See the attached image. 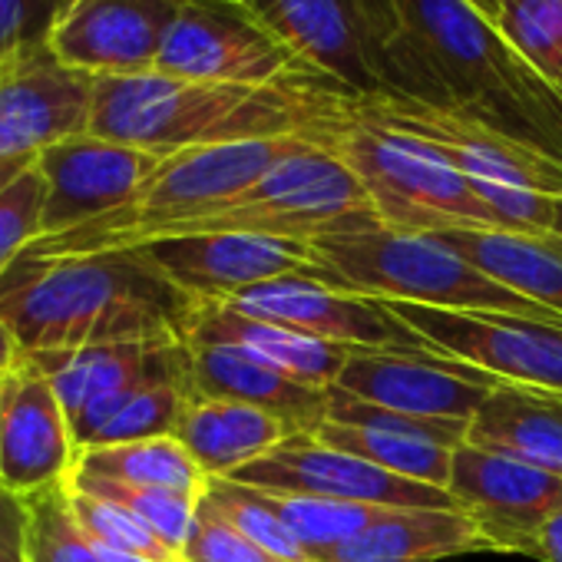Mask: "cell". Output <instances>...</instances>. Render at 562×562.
I'll use <instances>...</instances> for the list:
<instances>
[{"mask_svg": "<svg viewBox=\"0 0 562 562\" xmlns=\"http://www.w3.org/2000/svg\"><path fill=\"white\" fill-rule=\"evenodd\" d=\"M381 93L463 113L562 162V97L463 0H387Z\"/></svg>", "mask_w": 562, "mask_h": 562, "instance_id": "6da1fadb", "label": "cell"}, {"mask_svg": "<svg viewBox=\"0 0 562 562\" xmlns=\"http://www.w3.org/2000/svg\"><path fill=\"white\" fill-rule=\"evenodd\" d=\"M358 97L331 77L308 74L274 87L192 83L166 74L93 80L90 133L153 156L202 146L285 139L315 143Z\"/></svg>", "mask_w": 562, "mask_h": 562, "instance_id": "7a4b0ae2", "label": "cell"}, {"mask_svg": "<svg viewBox=\"0 0 562 562\" xmlns=\"http://www.w3.org/2000/svg\"><path fill=\"white\" fill-rule=\"evenodd\" d=\"M195 302L133 248L27 258L0 274V322L21 351L186 341Z\"/></svg>", "mask_w": 562, "mask_h": 562, "instance_id": "3957f363", "label": "cell"}, {"mask_svg": "<svg viewBox=\"0 0 562 562\" xmlns=\"http://www.w3.org/2000/svg\"><path fill=\"white\" fill-rule=\"evenodd\" d=\"M308 139H251L202 146L166 156L159 169L139 186V192L110 215H100L80 228L37 238L27 258H67L97 251H126L156 238L186 235L192 225L232 205L245 195L274 162L302 149Z\"/></svg>", "mask_w": 562, "mask_h": 562, "instance_id": "277c9868", "label": "cell"}, {"mask_svg": "<svg viewBox=\"0 0 562 562\" xmlns=\"http://www.w3.org/2000/svg\"><path fill=\"white\" fill-rule=\"evenodd\" d=\"M338 292L368 295L378 302H407L443 312H483L513 315L529 322L559 325L562 318L542 305L509 292L460 251H453L437 232H404L374 225L361 232H335L312 241Z\"/></svg>", "mask_w": 562, "mask_h": 562, "instance_id": "5b68a950", "label": "cell"}, {"mask_svg": "<svg viewBox=\"0 0 562 562\" xmlns=\"http://www.w3.org/2000/svg\"><path fill=\"white\" fill-rule=\"evenodd\" d=\"M315 146L335 153L355 172L378 218L391 228H499V218L460 169L427 143L361 116L355 97Z\"/></svg>", "mask_w": 562, "mask_h": 562, "instance_id": "8992f818", "label": "cell"}, {"mask_svg": "<svg viewBox=\"0 0 562 562\" xmlns=\"http://www.w3.org/2000/svg\"><path fill=\"white\" fill-rule=\"evenodd\" d=\"M384 225L355 179V172L328 149L305 143L292 156L274 162L245 195L222 212L192 225L199 232H258L315 241L335 232H361Z\"/></svg>", "mask_w": 562, "mask_h": 562, "instance_id": "52a82bcc", "label": "cell"}, {"mask_svg": "<svg viewBox=\"0 0 562 562\" xmlns=\"http://www.w3.org/2000/svg\"><path fill=\"white\" fill-rule=\"evenodd\" d=\"M156 74L192 83L274 87L315 70L245 0H182L166 31Z\"/></svg>", "mask_w": 562, "mask_h": 562, "instance_id": "ba28073f", "label": "cell"}, {"mask_svg": "<svg viewBox=\"0 0 562 562\" xmlns=\"http://www.w3.org/2000/svg\"><path fill=\"white\" fill-rule=\"evenodd\" d=\"M133 251L195 305H222L278 278H308L331 285V274L312 241L281 235L199 232L156 238Z\"/></svg>", "mask_w": 562, "mask_h": 562, "instance_id": "9c48e42d", "label": "cell"}, {"mask_svg": "<svg viewBox=\"0 0 562 562\" xmlns=\"http://www.w3.org/2000/svg\"><path fill=\"white\" fill-rule=\"evenodd\" d=\"M355 110L387 130L407 133L430 149H437L453 169H460L470 186L486 189H522L562 199V162L529 149L463 113L440 110L397 93L355 97Z\"/></svg>", "mask_w": 562, "mask_h": 562, "instance_id": "30bf717a", "label": "cell"}, {"mask_svg": "<svg viewBox=\"0 0 562 562\" xmlns=\"http://www.w3.org/2000/svg\"><path fill=\"white\" fill-rule=\"evenodd\" d=\"M434 355L562 397V328L513 315L384 302Z\"/></svg>", "mask_w": 562, "mask_h": 562, "instance_id": "8fae6325", "label": "cell"}, {"mask_svg": "<svg viewBox=\"0 0 562 562\" xmlns=\"http://www.w3.org/2000/svg\"><path fill=\"white\" fill-rule=\"evenodd\" d=\"M295 57L358 97L381 93L387 0H251Z\"/></svg>", "mask_w": 562, "mask_h": 562, "instance_id": "7c38bea8", "label": "cell"}, {"mask_svg": "<svg viewBox=\"0 0 562 562\" xmlns=\"http://www.w3.org/2000/svg\"><path fill=\"white\" fill-rule=\"evenodd\" d=\"M235 483L274 493H308L387 509H460L457 499L430 483L387 473L355 453L322 443L315 434H292L255 463L235 470Z\"/></svg>", "mask_w": 562, "mask_h": 562, "instance_id": "4fadbf2b", "label": "cell"}, {"mask_svg": "<svg viewBox=\"0 0 562 562\" xmlns=\"http://www.w3.org/2000/svg\"><path fill=\"white\" fill-rule=\"evenodd\" d=\"M182 0H60L44 34L67 70L100 77L153 74Z\"/></svg>", "mask_w": 562, "mask_h": 562, "instance_id": "5bb4252c", "label": "cell"}, {"mask_svg": "<svg viewBox=\"0 0 562 562\" xmlns=\"http://www.w3.org/2000/svg\"><path fill=\"white\" fill-rule=\"evenodd\" d=\"M245 318L271 322L341 348L394 351V355H434L384 302L338 292L308 278H278L255 285L232 302H222Z\"/></svg>", "mask_w": 562, "mask_h": 562, "instance_id": "9a60e30c", "label": "cell"}, {"mask_svg": "<svg viewBox=\"0 0 562 562\" xmlns=\"http://www.w3.org/2000/svg\"><path fill=\"white\" fill-rule=\"evenodd\" d=\"M80 447L50 378L31 355L0 378V490L31 496L67 483Z\"/></svg>", "mask_w": 562, "mask_h": 562, "instance_id": "2e32d148", "label": "cell"}, {"mask_svg": "<svg viewBox=\"0 0 562 562\" xmlns=\"http://www.w3.org/2000/svg\"><path fill=\"white\" fill-rule=\"evenodd\" d=\"M93 77L57 64L44 44L0 60V162L34 159L90 133Z\"/></svg>", "mask_w": 562, "mask_h": 562, "instance_id": "e0dca14e", "label": "cell"}, {"mask_svg": "<svg viewBox=\"0 0 562 562\" xmlns=\"http://www.w3.org/2000/svg\"><path fill=\"white\" fill-rule=\"evenodd\" d=\"M162 156L80 133L37 153V169L47 186L44 235L80 228L126 205L139 186L159 169Z\"/></svg>", "mask_w": 562, "mask_h": 562, "instance_id": "ac0fdd59", "label": "cell"}, {"mask_svg": "<svg viewBox=\"0 0 562 562\" xmlns=\"http://www.w3.org/2000/svg\"><path fill=\"white\" fill-rule=\"evenodd\" d=\"M450 496L480 526L490 549L526 552L539 526L562 509V476L463 443L453 453Z\"/></svg>", "mask_w": 562, "mask_h": 562, "instance_id": "d6986e66", "label": "cell"}, {"mask_svg": "<svg viewBox=\"0 0 562 562\" xmlns=\"http://www.w3.org/2000/svg\"><path fill=\"white\" fill-rule=\"evenodd\" d=\"M503 381L470 364L440 355H394V351H351L338 374V391L414 417L473 420L486 397Z\"/></svg>", "mask_w": 562, "mask_h": 562, "instance_id": "ffe728a7", "label": "cell"}, {"mask_svg": "<svg viewBox=\"0 0 562 562\" xmlns=\"http://www.w3.org/2000/svg\"><path fill=\"white\" fill-rule=\"evenodd\" d=\"M50 378L67 420L143 384L192 378L186 341H133L80 351H24Z\"/></svg>", "mask_w": 562, "mask_h": 562, "instance_id": "44dd1931", "label": "cell"}, {"mask_svg": "<svg viewBox=\"0 0 562 562\" xmlns=\"http://www.w3.org/2000/svg\"><path fill=\"white\" fill-rule=\"evenodd\" d=\"M186 345H225L238 348L248 358L274 368L305 387L328 391L338 384V374L345 371L351 351L322 338H308L302 331L281 328L271 322H255L238 315L228 305H195L186 325Z\"/></svg>", "mask_w": 562, "mask_h": 562, "instance_id": "7402d4cb", "label": "cell"}, {"mask_svg": "<svg viewBox=\"0 0 562 562\" xmlns=\"http://www.w3.org/2000/svg\"><path fill=\"white\" fill-rule=\"evenodd\" d=\"M192 391L274 414L292 434H315L328 420V391L305 387L225 345H186Z\"/></svg>", "mask_w": 562, "mask_h": 562, "instance_id": "603a6c76", "label": "cell"}, {"mask_svg": "<svg viewBox=\"0 0 562 562\" xmlns=\"http://www.w3.org/2000/svg\"><path fill=\"white\" fill-rule=\"evenodd\" d=\"M467 443L562 476V397L503 381L473 414Z\"/></svg>", "mask_w": 562, "mask_h": 562, "instance_id": "cb8c5ba5", "label": "cell"}, {"mask_svg": "<svg viewBox=\"0 0 562 562\" xmlns=\"http://www.w3.org/2000/svg\"><path fill=\"white\" fill-rule=\"evenodd\" d=\"M172 437L192 453L209 480H218L274 450L281 440L292 437V430L274 414L251 404L215 401L192 391Z\"/></svg>", "mask_w": 562, "mask_h": 562, "instance_id": "d4e9b609", "label": "cell"}, {"mask_svg": "<svg viewBox=\"0 0 562 562\" xmlns=\"http://www.w3.org/2000/svg\"><path fill=\"white\" fill-rule=\"evenodd\" d=\"M476 549L490 542L463 509H391L322 562H437Z\"/></svg>", "mask_w": 562, "mask_h": 562, "instance_id": "484cf974", "label": "cell"}, {"mask_svg": "<svg viewBox=\"0 0 562 562\" xmlns=\"http://www.w3.org/2000/svg\"><path fill=\"white\" fill-rule=\"evenodd\" d=\"M437 235L473 268L562 318V248L549 238L506 228H440Z\"/></svg>", "mask_w": 562, "mask_h": 562, "instance_id": "4316f807", "label": "cell"}, {"mask_svg": "<svg viewBox=\"0 0 562 562\" xmlns=\"http://www.w3.org/2000/svg\"><path fill=\"white\" fill-rule=\"evenodd\" d=\"M189 397H192V378L143 384L90 407L70 424V430L80 450L172 437Z\"/></svg>", "mask_w": 562, "mask_h": 562, "instance_id": "83f0119b", "label": "cell"}, {"mask_svg": "<svg viewBox=\"0 0 562 562\" xmlns=\"http://www.w3.org/2000/svg\"><path fill=\"white\" fill-rule=\"evenodd\" d=\"M77 473L120 480L133 486L172 490L192 499H202L209 490L205 470L192 460V453L176 437H153V440L80 450Z\"/></svg>", "mask_w": 562, "mask_h": 562, "instance_id": "f1b7e54d", "label": "cell"}, {"mask_svg": "<svg viewBox=\"0 0 562 562\" xmlns=\"http://www.w3.org/2000/svg\"><path fill=\"white\" fill-rule=\"evenodd\" d=\"M315 437L335 450L355 453L387 473L417 480V483H430L447 490L450 486V473H453V453L450 447L430 443V440H417V437H404V434H387V430H374V427H351V424H335L325 420ZM450 493V490H447Z\"/></svg>", "mask_w": 562, "mask_h": 562, "instance_id": "f546056e", "label": "cell"}, {"mask_svg": "<svg viewBox=\"0 0 562 562\" xmlns=\"http://www.w3.org/2000/svg\"><path fill=\"white\" fill-rule=\"evenodd\" d=\"M255 490V486H251ZM261 503L292 529V536L302 542L312 562H322L335 546L355 539L371 522L384 519L387 506H368V503H345L328 496H308V493H274L258 490Z\"/></svg>", "mask_w": 562, "mask_h": 562, "instance_id": "4dcf8cb0", "label": "cell"}, {"mask_svg": "<svg viewBox=\"0 0 562 562\" xmlns=\"http://www.w3.org/2000/svg\"><path fill=\"white\" fill-rule=\"evenodd\" d=\"M24 503V562H103L83 532L67 483L21 496Z\"/></svg>", "mask_w": 562, "mask_h": 562, "instance_id": "1f68e13d", "label": "cell"}, {"mask_svg": "<svg viewBox=\"0 0 562 562\" xmlns=\"http://www.w3.org/2000/svg\"><path fill=\"white\" fill-rule=\"evenodd\" d=\"M77 490H87L93 496H103L123 509H130L139 522H146L172 552L182 555V546L192 532L195 522V509L199 499L172 493V490H153V486H133V483H120V480H103V476H90V473H70L67 480Z\"/></svg>", "mask_w": 562, "mask_h": 562, "instance_id": "d6a6232c", "label": "cell"}, {"mask_svg": "<svg viewBox=\"0 0 562 562\" xmlns=\"http://www.w3.org/2000/svg\"><path fill=\"white\" fill-rule=\"evenodd\" d=\"M205 503L218 516H225L245 539H251L261 552H268L274 562H312L302 542L292 536V529L261 503L258 490L218 476V480H209Z\"/></svg>", "mask_w": 562, "mask_h": 562, "instance_id": "836d02e7", "label": "cell"}, {"mask_svg": "<svg viewBox=\"0 0 562 562\" xmlns=\"http://www.w3.org/2000/svg\"><path fill=\"white\" fill-rule=\"evenodd\" d=\"M499 31L562 97V0H506Z\"/></svg>", "mask_w": 562, "mask_h": 562, "instance_id": "e575fe53", "label": "cell"}, {"mask_svg": "<svg viewBox=\"0 0 562 562\" xmlns=\"http://www.w3.org/2000/svg\"><path fill=\"white\" fill-rule=\"evenodd\" d=\"M70 503H74V513L83 526V532L93 539V542H103V546H113V549H126V552H136V555H146L153 562H182L179 552H172L146 522H139L130 509L103 499V496H93L87 490H77L70 486Z\"/></svg>", "mask_w": 562, "mask_h": 562, "instance_id": "d590c367", "label": "cell"}, {"mask_svg": "<svg viewBox=\"0 0 562 562\" xmlns=\"http://www.w3.org/2000/svg\"><path fill=\"white\" fill-rule=\"evenodd\" d=\"M328 420L351 424V427H374V430H387V434H404V437L430 440V443H440L450 450H460L467 443V430H470V420L414 417V414H401V411H391L381 404L358 401L338 387H328Z\"/></svg>", "mask_w": 562, "mask_h": 562, "instance_id": "8d00e7d4", "label": "cell"}, {"mask_svg": "<svg viewBox=\"0 0 562 562\" xmlns=\"http://www.w3.org/2000/svg\"><path fill=\"white\" fill-rule=\"evenodd\" d=\"M44 202L47 186L37 159L14 182L0 189V274L44 235Z\"/></svg>", "mask_w": 562, "mask_h": 562, "instance_id": "74e56055", "label": "cell"}, {"mask_svg": "<svg viewBox=\"0 0 562 562\" xmlns=\"http://www.w3.org/2000/svg\"><path fill=\"white\" fill-rule=\"evenodd\" d=\"M182 562H274L251 539H245L225 516H218L205 496L199 499L192 532L182 546Z\"/></svg>", "mask_w": 562, "mask_h": 562, "instance_id": "f35d334b", "label": "cell"}, {"mask_svg": "<svg viewBox=\"0 0 562 562\" xmlns=\"http://www.w3.org/2000/svg\"><path fill=\"white\" fill-rule=\"evenodd\" d=\"M60 0H0V60L44 44Z\"/></svg>", "mask_w": 562, "mask_h": 562, "instance_id": "ab89813d", "label": "cell"}, {"mask_svg": "<svg viewBox=\"0 0 562 562\" xmlns=\"http://www.w3.org/2000/svg\"><path fill=\"white\" fill-rule=\"evenodd\" d=\"M0 562H24V503L0 490Z\"/></svg>", "mask_w": 562, "mask_h": 562, "instance_id": "60d3db41", "label": "cell"}, {"mask_svg": "<svg viewBox=\"0 0 562 562\" xmlns=\"http://www.w3.org/2000/svg\"><path fill=\"white\" fill-rule=\"evenodd\" d=\"M529 555L542 559V562H562V509L552 513L539 532L532 536V546H529Z\"/></svg>", "mask_w": 562, "mask_h": 562, "instance_id": "b9f144b4", "label": "cell"}, {"mask_svg": "<svg viewBox=\"0 0 562 562\" xmlns=\"http://www.w3.org/2000/svg\"><path fill=\"white\" fill-rule=\"evenodd\" d=\"M21 355H24V351H21V345H18V341H14V335L4 328V322H0V378H4V374L21 361Z\"/></svg>", "mask_w": 562, "mask_h": 562, "instance_id": "7bdbcfd3", "label": "cell"}, {"mask_svg": "<svg viewBox=\"0 0 562 562\" xmlns=\"http://www.w3.org/2000/svg\"><path fill=\"white\" fill-rule=\"evenodd\" d=\"M93 546H97L103 562H153L146 555H136V552H126V549H113V546H103V542H93Z\"/></svg>", "mask_w": 562, "mask_h": 562, "instance_id": "ee69618b", "label": "cell"}, {"mask_svg": "<svg viewBox=\"0 0 562 562\" xmlns=\"http://www.w3.org/2000/svg\"><path fill=\"white\" fill-rule=\"evenodd\" d=\"M463 4H470V8L480 11L483 18H490L493 24H499V14H503V4H506V0H463Z\"/></svg>", "mask_w": 562, "mask_h": 562, "instance_id": "f6af8a7d", "label": "cell"}, {"mask_svg": "<svg viewBox=\"0 0 562 562\" xmlns=\"http://www.w3.org/2000/svg\"><path fill=\"white\" fill-rule=\"evenodd\" d=\"M37 159V156H34ZM34 159H14V162H0V189H4L8 182H14L27 166H34Z\"/></svg>", "mask_w": 562, "mask_h": 562, "instance_id": "bcb514c9", "label": "cell"}, {"mask_svg": "<svg viewBox=\"0 0 562 562\" xmlns=\"http://www.w3.org/2000/svg\"><path fill=\"white\" fill-rule=\"evenodd\" d=\"M542 238H549L555 248H562V199L555 202V215H552V232L549 235H542Z\"/></svg>", "mask_w": 562, "mask_h": 562, "instance_id": "7dc6e473", "label": "cell"}, {"mask_svg": "<svg viewBox=\"0 0 562 562\" xmlns=\"http://www.w3.org/2000/svg\"><path fill=\"white\" fill-rule=\"evenodd\" d=\"M245 4H251V0H245Z\"/></svg>", "mask_w": 562, "mask_h": 562, "instance_id": "c3c4849f", "label": "cell"}]
</instances>
